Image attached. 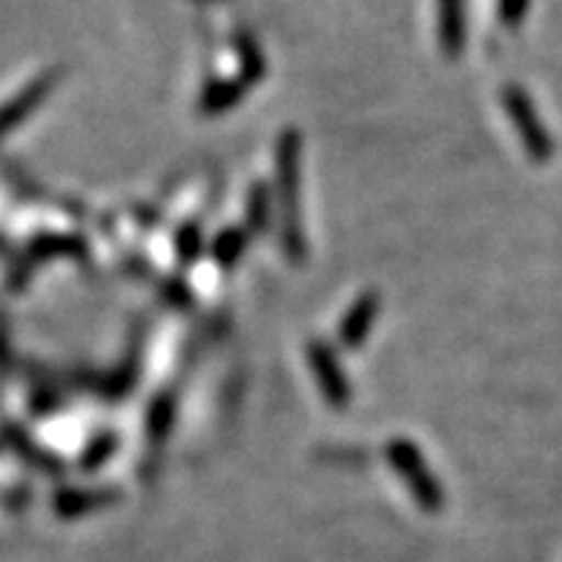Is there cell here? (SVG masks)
<instances>
[{"mask_svg":"<svg viewBox=\"0 0 562 562\" xmlns=\"http://www.w3.org/2000/svg\"><path fill=\"white\" fill-rule=\"evenodd\" d=\"M503 101L505 106H508L510 121H514V126H517L519 138L526 140V147L531 149L537 158L546 156V149H548L546 135H542V126L540 121H537V115H533V106L531 101H528L526 92H522L519 87H505Z\"/></svg>","mask_w":562,"mask_h":562,"instance_id":"cell-3","label":"cell"},{"mask_svg":"<svg viewBox=\"0 0 562 562\" xmlns=\"http://www.w3.org/2000/svg\"><path fill=\"white\" fill-rule=\"evenodd\" d=\"M465 32V0H439V46L448 58L462 53Z\"/></svg>","mask_w":562,"mask_h":562,"instance_id":"cell-6","label":"cell"},{"mask_svg":"<svg viewBox=\"0 0 562 562\" xmlns=\"http://www.w3.org/2000/svg\"><path fill=\"white\" fill-rule=\"evenodd\" d=\"M376 313H379V299L373 296V293L359 299V302L348 311L345 322L339 325L341 341H345L348 348H359V345L364 341V336L370 334L373 322H376Z\"/></svg>","mask_w":562,"mask_h":562,"instance_id":"cell-7","label":"cell"},{"mask_svg":"<svg viewBox=\"0 0 562 562\" xmlns=\"http://www.w3.org/2000/svg\"><path fill=\"white\" fill-rule=\"evenodd\" d=\"M236 49L238 58H241V69H245V81H259L261 75H265V58H261L256 41L247 35H238Z\"/></svg>","mask_w":562,"mask_h":562,"instance_id":"cell-9","label":"cell"},{"mask_svg":"<svg viewBox=\"0 0 562 562\" xmlns=\"http://www.w3.org/2000/svg\"><path fill=\"white\" fill-rule=\"evenodd\" d=\"M55 81H58V72H49V75H41L37 81H32L30 87L23 89L21 95H15L9 101L7 106H0V135L9 133L12 126L21 124L32 110H35L41 101H44L49 92H53Z\"/></svg>","mask_w":562,"mask_h":562,"instance_id":"cell-4","label":"cell"},{"mask_svg":"<svg viewBox=\"0 0 562 562\" xmlns=\"http://www.w3.org/2000/svg\"><path fill=\"white\" fill-rule=\"evenodd\" d=\"M241 250V236L238 233H227V236L218 238V245H215V252H218V259L222 261H233Z\"/></svg>","mask_w":562,"mask_h":562,"instance_id":"cell-11","label":"cell"},{"mask_svg":"<svg viewBox=\"0 0 562 562\" xmlns=\"http://www.w3.org/2000/svg\"><path fill=\"white\" fill-rule=\"evenodd\" d=\"M528 9H531V0H496V15L508 30H517L519 23L526 21Z\"/></svg>","mask_w":562,"mask_h":562,"instance_id":"cell-10","label":"cell"},{"mask_svg":"<svg viewBox=\"0 0 562 562\" xmlns=\"http://www.w3.org/2000/svg\"><path fill=\"white\" fill-rule=\"evenodd\" d=\"M307 359H311V368L316 373L318 385L325 391L327 402H334V405H345L348 402V379L336 364L334 353L325 348V345H311L307 350Z\"/></svg>","mask_w":562,"mask_h":562,"instance_id":"cell-5","label":"cell"},{"mask_svg":"<svg viewBox=\"0 0 562 562\" xmlns=\"http://www.w3.org/2000/svg\"><path fill=\"white\" fill-rule=\"evenodd\" d=\"M245 83L238 81H215L204 89V95H201V110L207 112H224L229 106H236L245 95Z\"/></svg>","mask_w":562,"mask_h":562,"instance_id":"cell-8","label":"cell"},{"mask_svg":"<svg viewBox=\"0 0 562 562\" xmlns=\"http://www.w3.org/2000/svg\"><path fill=\"white\" fill-rule=\"evenodd\" d=\"M387 457H391L393 468L400 471L402 480L407 482V488L414 491V496L419 499V505H425L428 510H437L442 505V491H439L437 480L430 476V471L425 468V459L416 451V445L411 442H393L387 448Z\"/></svg>","mask_w":562,"mask_h":562,"instance_id":"cell-1","label":"cell"},{"mask_svg":"<svg viewBox=\"0 0 562 562\" xmlns=\"http://www.w3.org/2000/svg\"><path fill=\"white\" fill-rule=\"evenodd\" d=\"M279 178H281V193H284V218H288V241L290 252H302V236H299V222L293 218V210L299 207V138L288 133L281 138L279 147Z\"/></svg>","mask_w":562,"mask_h":562,"instance_id":"cell-2","label":"cell"}]
</instances>
